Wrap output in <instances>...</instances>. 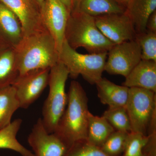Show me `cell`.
I'll return each instance as SVG.
<instances>
[{
  "label": "cell",
  "instance_id": "cell-5",
  "mask_svg": "<svg viewBox=\"0 0 156 156\" xmlns=\"http://www.w3.org/2000/svg\"><path fill=\"white\" fill-rule=\"evenodd\" d=\"M108 52L81 54L72 48L65 40L59 52V61L66 68L69 77L75 80L80 75L91 85L101 78Z\"/></svg>",
  "mask_w": 156,
  "mask_h": 156
},
{
  "label": "cell",
  "instance_id": "cell-27",
  "mask_svg": "<svg viewBox=\"0 0 156 156\" xmlns=\"http://www.w3.org/2000/svg\"><path fill=\"white\" fill-rule=\"evenodd\" d=\"M146 30L156 33V10L149 17L147 22Z\"/></svg>",
  "mask_w": 156,
  "mask_h": 156
},
{
  "label": "cell",
  "instance_id": "cell-12",
  "mask_svg": "<svg viewBox=\"0 0 156 156\" xmlns=\"http://www.w3.org/2000/svg\"><path fill=\"white\" fill-rule=\"evenodd\" d=\"M27 140L34 156H62L67 149L56 134L48 133L41 118L34 125Z\"/></svg>",
  "mask_w": 156,
  "mask_h": 156
},
{
  "label": "cell",
  "instance_id": "cell-14",
  "mask_svg": "<svg viewBox=\"0 0 156 156\" xmlns=\"http://www.w3.org/2000/svg\"><path fill=\"white\" fill-rule=\"evenodd\" d=\"M125 78L122 86L142 88L156 93V62L141 59Z\"/></svg>",
  "mask_w": 156,
  "mask_h": 156
},
{
  "label": "cell",
  "instance_id": "cell-25",
  "mask_svg": "<svg viewBox=\"0 0 156 156\" xmlns=\"http://www.w3.org/2000/svg\"><path fill=\"white\" fill-rule=\"evenodd\" d=\"M62 156H110L104 152L100 147L91 144L87 140L74 143Z\"/></svg>",
  "mask_w": 156,
  "mask_h": 156
},
{
  "label": "cell",
  "instance_id": "cell-30",
  "mask_svg": "<svg viewBox=\"0 0 156 156\" xmlns=\"http://www.w3.org/2000/svg\"><path fill=\"white\" fill-rule=\"evenodd\" d=\"M37 1L41 8V6H42V4H43V2H44V0H37Z\"/></svg>",
  "mask_w": 156,
  "mask_h": 156
},
{
  "label": "cell",
  "instance_id": "cell-28",
  "mask_svg": "<svg viewBox=\"0 0 156 156\" xmlns=\"http://www.w3.org/2000/svg\"><path fill=\"white\" fill-rule=\"evenodd\" d=\"M65 5L70 14L73 12L77 0H60Z\"/></svg>",
  "mask_w": 156,
  "mask_h": 156
},
{
  "label": "cell",
  "instance_id": "cell-16",
  "mask_svg": "<svg viewBox=\"0 0 156 156\" xmlns=\"http://www.w3.org/2000/svg\"><path fill=\"white\" fill-rule=\"evenodd\" d=\"M156 10V0H130L125 13L131 20L137 34L146 30L147 20Z\"/></svg>",
  "mask_w": 156,
  "mask_h": 156
},
{
  "label": "cell",
  "instance_id": "cell-10",
  "mask_svg": "<svg viewBox=\"0 0 156 156\" xmlns=\"http://www.w3.org/2000/svg\"><path fill=\"white\" fill-rule=\"evenodd\" d=\"M95 19L101 33L115 44L135 40L134 25L125 12L98 16Z\"/></svg>",
  "mask_w": 156,
  "mask_h": 156
},
{
  "label": "cell",
  "instance_id": "cell-24",
  "mask_svg": "<svg viewBox=\"0 0 156 156\" xmlns=\"http://www.w3.org/2000/svg\"><path fill=\"white\" fill-rule=\"evenodd\" d=\"M129 133L115 131L109 136L101 149L108 156H119L124 152Z\"/></svg>",
  "mask_w": 156,
  "mask_h": 156
},
{
  "label": "cell",
  "instance_id": "cell-26",
  "mask_svg": "<svg viewBox=\"0 0 156 156\" xmlns=\"http://www.w3.org/2000/svg\"><path fill=\"white\" fill-rule=\"evenodd\" d=\"M148 139V136L131 132L128 135L122 156H143V151Z\"/></svg>",
  "mask_w": 156,
  "mask_h": 156
},
{
  "label": "cell",
  "instance_id": "cell-3",
  "mask_svg": "<svg viewBox=\"0 0 156 156\" xmlns=\"http://www.w3.org/2000/svg\"><path fill=\"white\" fill-rule=\"evenodd\" d=\"M65 40L74 50L83 48L89 53L108 52L115 45L98 28L95 17L78 12L70 14Z\"/></svg>",
  "mask_w": 156,
  "mask_h": 156
},
{
  "label": "cell",
  "instance_id": "cell-11",
  "mask_svg": "<svg viewBox=\"0 0 156 156\" xmlns=\"http://www.w3.org/2000/svg\"><path fill=\"white\" fill-rule=\"evenodd\" d=\"M18 17L24 37L44 29L41 6L37 0H0Z\"/></svg>",
  "mask_w": 156,
  "mask_h": 156
},
{
  "label": "cell",
  "instance_id": "cell-7",
  "mask_svg": "<svg viewBox=\"0 0 156 156\" xmlns=\"http://www.w3.org/2000/svg\"><path fill=\"white\" fill-rule=\"evenodd\" d=\"M141 60V50L135 40L116 44L108 52L105 71L126 77Z\"/></svg>",
  "mask_w": 156,
  "mask_h": 156
},
{
  "label": "cell",
  "instance_id": "cell-9",
  "mask_svg": "<svg viewBox=\"0 0 156 156\" xmlns=\"http://www.w3.org/2000/svg\"><path fill=\"white\" fill-rule=\"evenodd\" d=\"M41 10L43 24L54 39L59 53L65 41L69 12L60 0H44Z\"/></svg>",
  "mask_w": 156,
  "mask_h": 156
},
{
  "label": "cell",
  "instance_id": "cell-19",
  "mask_svg": "<svg viewBox=\"0 0 156 156\" xmlns=\"http://www.w3.org/2000/svg\"><path fill=\"white\" fill-rule=\"evenodd\" d=\"M115 131L103 116L88 114L87 141L91 144L101 147L109 136Z\"/></svg>",
  "mask_w": 156,
  "mask_h": 156
},
{
  "label": "cell",
  "instance_id": "cell-22",
  "mask_svg": "<svg viewBox=\"0 0 156 156\" xmlns=\"http://www.w3.org/2000/svg\"><path fill=\"white\" fill-rule=\"evenodd\" d=\"M102 116L107 120L115 131L131 133L132 128L125 107L108 108Z\"/></svg>",
  "mask_w": 156,
  "mask_h": 156
},
{
  "label": "cell",
  "instance_id": "cell-15",
  "mask_svg": "<svg viewBox=\"0 0 156 156\" xmlns=\"http://www.w3.org/2000/svg\"><path fill=\"white\" fill-rule=\"evenodd\" d=\"M98 96L101 103L108 108L126 107L129 88L116 85L105 78H102L95 84Z\"/></svg>",
  "mask_w": 156,
  "mask_h": 156
},
{
  "label": "cell",
  "instance_id": "cell-31",
  "mask_svg": "<svg viewBox=\"0 0 156 156\" xmlns=\"http://www.w3.org/2000/svg\"></svg>",
  "mask_w": 156,
  "mask_h": 156
},
{
  "label": "cell",
  "instance_id": "cell-29",
  "mask_svg": "<svg viewBox=\"0 0 156 156\" xmlns=\"http://www.w3.org/2000/svg\"><path fill=\"white\" fill-rule=\"evenodd\" d=\"M114 1L126 8L130 0H114Z\"/></svg>",
  "mask_w": 156,
  "mask_h": 156
},
{
  "label": "cell",
  "instance_id": "cell-2",
  "mask_svg": "<svg viewBox=\"0 0 156 156\" xmlns=\"http://www.w3.org/2000/svg\"><path fill=\"white\" fill-rule=\"evenodd\" d=\"M19 75L38 69H50L59 62L53 37L46 29L24 37L16 48Z\"/></svg>",
  "mask_w": 156,
  "mask_h": 156
},
{
  "label": "cell",
  "instance_id": "cell-20",
  "mask_svg": "<svg viewBox=\"0 0 156 156\" xmlns=\"http://www.w3.org/2000/svg\"><path fill=\"white\" fill-rule=\"evenodd\" d=\"M19 108L14 87L9 85L0 87V129L11 124L14 113Z\"/></svg>",
  "mask_w": 156,
  "mask_h": 156
},
{
  "label": "cell",
  "instance_id": "cell-6",
  "mask_svg": "<svg viewBox=\"0 0 156 156\" xmlns=\"http://www.w3.org/2000/svg\"><path fill=\"white\" fill-rule=\"evenodd\" d=\"M132 132L148 135L156 128V93L139 88H130L126 107Z\"/></svg>",
  "mask_w": 156,
  "mask_h": 156
},
{
  "label": "cell",
  "instance_id": "cell-1",
  "mask_svg": "<svg viewBox=\"0 0 156 156\" xmlns=\"http://www.w3.org/2000/svg\"><path fill=\"white\" fill-rule=\"evenodd\" d=\"M67 96L66 108L53 133L68 149L76 142L87 140L89 111L87 93L77 81L71 82Z\"/></svg>",
  "mask_w": 156,
  "mask_h": 156
},
{
  "label": "cell",
  "instance_id": "cell-23",
  "mask_svg": "<svg viewBox=\"0 0 156 156\" xmlns=\"http://www.w3.org/2000/svg\"><path fill=\"white\" fill-rule=\"evenodd\" d=\"M134 40L141 50V59L156 62V33L146 30L136 34Z\"/></svg>",
  "mask_w": 156,
  "mask_h": 156
},
{
  "label": "cell",
  "instance_id": "cell-4",
  "mask_svg": "<svg viewBox=\"0 0 156 156\" xmlns=\"http://www.w3.org/2000/svg\"><path fill=\"white\" fill-rule=\"evenodd\" d=\"M68 77V71L60 61L50 69L49 92L42 108L41 119L48 133H54L67 106L65 87Z\"/></svg>",
  "mask_w": 156,
  "mask_h": 156
},
{
  "label": "cell",
  "instance_id": "cell-17",
  "mask_svg": "<svg viewBox=\"0 0 156 156\" xmlns=\"http://www.w3.org/2000/svg\"><path fill=\"white\" fill-rule=\"evenodd\" d=\"M19 75L16 49L0 44V87L12 85Z\"/></svg>",
  "mask_w": 156,
  "mask_h": 156
},
{
  "label": "cell",
  "instance_id": "cell-21",
  "mask_svg": "<svg viewBox=\"0 0 156 156\" xmlns=\"http://www.w3.org/2000/svg\"><path fill=\"white\" fill-rule=\"evenodd\" d=\"M22 123V119H16L9 126L0 129V149L15 151L22 156H34V154L20 144L17 139Z\"/></svg>",
  "mask_w": 156,
  "mask_h": 156
},
{
  "label": "cell",
  "instance_id": "cell-13",
  "mask_svg": "<svg viewBox=\"0 0 156 156\" xmlns=\"http://www.w3.org/2000/svg\"><path fill=\"white\" fill-rule=\"evenodd\" d=\"M24 37L17 16L0 2V44L17 48Z\"/></svg>",
  "mask_w": 156,
  "mask_h": 156
},
{
  "label": "cell",
  "instance_id": "cell-18",
  "mask_svg": "<svg viewBox=\"0 0 156 156\" xmlns=\"http://www.w3.org/2000/svg\"><path fill=\"white\" fill-rule=\"evenodd\" d=\"M125 10V7L114 0H77L72 13H83L95 17L106 14L124 13Z\"/></svg>",
  "mask_w": 156,
  "mask_h": 156
},
{
  "label": "cell",
  "instance_id": "cell-8",
  "mask_svg": "<svg viewBox=\"0 0 156 156\" xmlns=\"http://www.w3.org/2000/svg\"><path fill=\"white\" fill-rule=\"evenodd\" d=\"M50 69L33 70L18 76L12 86L20 108H28L41 96L48 85Z\"/></svg>",
  "mask_w": 156,
  "mask_h": 156
}]
</instances>
